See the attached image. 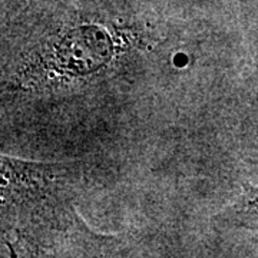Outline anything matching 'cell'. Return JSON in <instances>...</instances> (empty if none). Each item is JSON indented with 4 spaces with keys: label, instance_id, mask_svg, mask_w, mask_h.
Returning a JSON list of instances; mask_svg holds the SVG:
<instances>
[{
    "label": "cell",
    "instance_id": "1",
    "mask_svg": "<svg viewBox=\"0 0 258 258\" xmlns=\"http://www.w3.org/2000/svg\"><path fill=\"white\" fill-rule=\"evenodd\" d=\"M116 53L118 45L111 32L98 25H82L47 43L42 55V72L47 83L52 79H86L111 66Z\"/></svg>",
    "mask_w": 258,
    "mask_h": 258
},
{
    "label": "cell",
    "instance_id": "2",
    "mask_svg": "<svg viewBox=\"0 0 258 258\" xmlns=\"http://www.w3.org/2000/svg\"><path fill=\"white\" fill-rule=\"evenodd\" d=\"M244 204L248 208L258 210V186H252V185L244 186Z\"/></svg>",
    "mask_w": 258,
    "mask_h": 258
},
{
    "label": "cell",
    "instance_id": "3",
    "mask_svg": "<svg viewBox=\"0 0 258 258\" xmlns=\"http://www.w3.org/2000/svg\"><path fill=\"white\" fill-rule=\"evenodd\" d=\"M5 2V5H10L12 2H15V0H3Z\"/></svg>",
    "mask_w": 258,
    "mask_h": 258
}]
</instances>
